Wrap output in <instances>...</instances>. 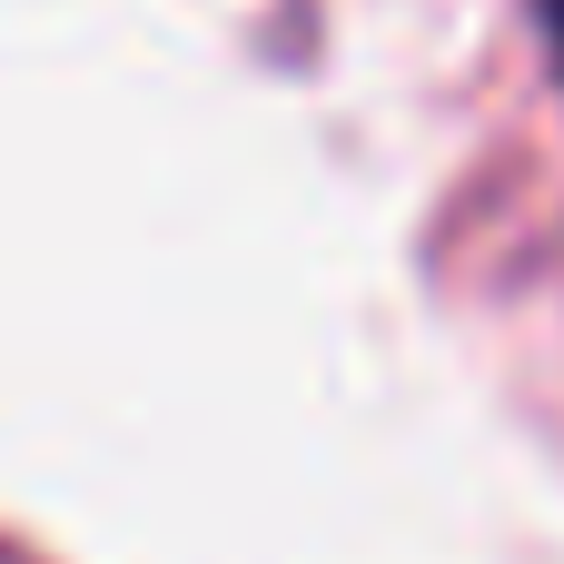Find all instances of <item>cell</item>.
Masks as SVG:
<instances>
[{"label":"cell","instance_id":"1","mask_svg":"<svg viewBox=\"0 0 564 564\" xmlns=\"http://www.w3.org/2000/svg\"><path fill=\"white\" fill-rule=\"evenodd\" d=\"M545 40H555V59H564V0H545Z\"/></svg>","mask_w":564,"mask_h":564}]
</instances>
